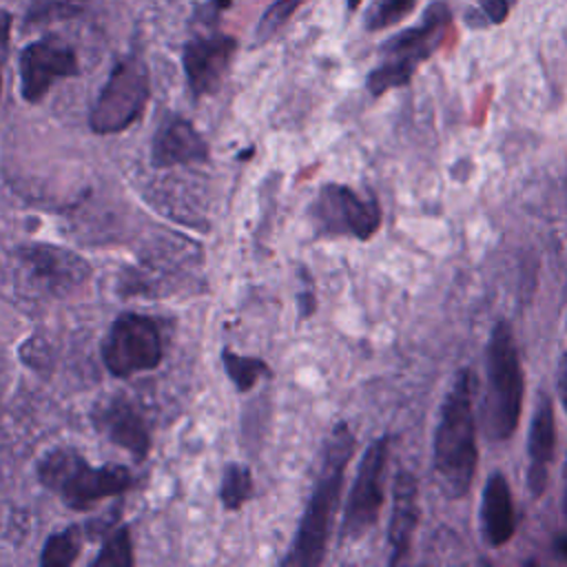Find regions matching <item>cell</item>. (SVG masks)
I'll use <instances>...</instances> for the list:
<instances>
[{
	"label": "cell",
	"mask_w": 567,
	"mask_h": 567,
	"mask_svg": "<svg viewBox=\"0 0 567 567\" xmlns=\"http://www.w3.org/2000/svg\"><path fill=\"white\" fill-rule=\"evenodd\" d=\"M162 359V332L153 317L140 312H122L113 319L102 341V361L113 377L126 379L137 372L155 370Z\"/></svg>",
	"instance_id": "7"
},
{
	"label": "cell",
	"mask_w": 567,
	"mask_h": 567,
	"mask_svg": "<svg viewBox=\"0 0 567 567\" xmlns=\"http://www.w3.org/2000/svg\"><path fill=\"white\" fill-rule=\"evenodd\" d=\"M93 425L102 432L113 445L126 450L135 458H146L151 450V430L137 405L122 396H109L106 401L95 403L91 412Z\"/></svg>",
	"instance_id": "13"
},
{
	"label": "cell",
	"mask_w": 567,
	"mask_h": 567,
	"mask_svg": "<svg viewBox=\"0 0 567 567\" xmlns=\"http://www.w3.org/2000/svg\"><path fill=\"white\" fill-rule=\"evenodd\" d=\"M228 7H230V0H208L206 9H204V18L217 20Z\"/></svg>",
	"instance_id": "29"
},
{
	"label": "cell",
	"mask_w": 567,
	"mask_h": 567,
	"mask_svg": "<svg viewBox=\"0 0 567 567\" xmlns=\"http://www.w3.org/2000/svg\"><path fill=\"white\" fill-rule=\"evenodd\" d=\"M419 523V487L408 470H399L392 483V514L388 523L390 565H399L410 554L414 527Z\"/></svg>",
	"instance_id": "16"
},
{
	"label": "cell",
	"mask_w": 567,
	"mask_h": 567,
	"mask_svg": "<svg viewBox=\"0 0 567 567\" xmlns=\"http://www.w3.org/2000/svg\"><path fill=\"white\" fill-rule=\"evenodd\" d=\"M86 540L84 525H73L62 532L51 534L44 540L42 554H40V565L42 567H69L78 560L82 551V543Z\"/></svg>",
	"instance_id": "18"
},
{
	"label": "cell",
	"mask_w": 567,
	"mask_h": 567,
	"mask_svg": "<svg viewBox=\"0 0 567 567\" xmlns=\"http://www.w3.org/2000/svg\"><path fill=\"white\" fill-rule=\"evenodd\" d=\"M354 452V434L348 423H337L326 439L321 452V467L315 481L312 494L303 509L297 527V536L281 558L286 567H317L326 558L330 532L334 525V514L341 501L343 476L348 461Z\"/></svg>",
	"instance_id": "2"
},
{
	"label": "cell",
	"mask_w": 567,
	"mask_h": 567,
	"mask_svg": "<svg viewBox=\"0 0 567 567\" xmlns=\"http://www.w3.org/2000/svg\"><path fill=\"white\" fill-rule=\"evenodd\" d=\"M210 148L190 120L166 115L151 142V164L155 168H173L190 162L208 159Z\"/></svg>",
	"instance_id": "14"
},
{
	"label": "cell",
	"mask_w": 567,
	"mask_h": 567,
	"mask_svg": "<svg viewBox=\"0 0 567 567\" xmlns=\"http://www.w3.org/2000/svg\"><path fill=\"white\" fill-rule=\"evenodd\" d=\"M556 388H558V399H560V403H563V410H565V414H567V352L560 354V361H558Z\"/></svg>",
	"instance_id": "28"
},
{
	"label": "cell",
	"mask_w": 567,
	"mask_h": 567,
	"mask_svg": "<svg viewBox=\"0 0 567 567\" xmlns=\"http://www.w3.org/2000/svg\"><path fill=\"white\" fill-rule=\"evenodd\" d=\"M310 219L321 237L368 241L381 226V206L374 195L363 197L346 184L328 182L310 204Z\"/></svg>",
	"instance_id": "8"
},
{
	"label": "cell",
	"mask_w": 567,
	"mask_h": 567,
	"mask_svg": "<svg viewBox=\"0 0 567 567\" xmlns=\"http://www.w3.org/2000/svg\"><path fill=\"white\" fill-rule=\"evenodd\" d=\"M297 306H299V317H301V319L312 317L315 310H317V295H315V290H312V279H310V275L306 277V288L297 295Z\"/></svg>",
	"instance_id": "26"
},
{
	"label": "cell",
	"mask_w": 567,
	"mask_h": 567,
	"mask_svg": "<svg viewBox=\"0 0 567 567\" xmlns=\"http://www.w3.org/2000/svg\"><path fill=\"white\" fill-rule=\"evenodd\" d=\"M9 33H11V16L0 9V69L9 51ZM0 89H2V73H0Z\"/></svg>",
	"instance_id": "27"
},
{
	"label": "cell",
	"mask_w": 567,
	"mask_h": 567,
	"mask_svg": "<svg viewBox=\"0 0 567 567\" xmlns=\"http://www.w3.org/2000/svg\"><path fill=\"white\" fill-rule=\"evenodd\" d=\"M18 73L22 100L38 104L53 82L80 75V62L75 51L62 38L49 33L20 51Z\"/></svg>",
	"instance_id": "10"
},
{
	"label": "cell",
	"mask_w": 567,
	"mask_h": 567,
	"mask_svg": "<svg viewBox=\"0 0 567 567\" xmlns=\"http://www.w3.org/2000/svg\"><path fill=\"white\" fill-rule=\"evenodd\" d=\"M255 485L252 474L241 463H228L221 472V485H219V503L228 512L241 509L252 498Z\"/></svg>",
	"instance_id": "20"
},
{
	"label": "cell",
	"mask_w": 567,
	"mask_h": 567,
	"mask_svg": "<svg viewBox=\"0 0 567 567\" xmlns=\"http://www.w3.org/2000/svg\"><path fill=\"white\" fill-rule=\"evenodd\" d=\"M40 483L75 509L86 512L109 496H120L133 487L135 478L124 465H91L73 447H53L35 465Z\"/></svg>",
	"instance_id": "4"
},
{
	"label": "cell",
	"mask_w": 567,
	"mask_h": 567,
	"mask_svg": "<svg viewBox=\"0 0 567 567\" xmlns=\"http://www.w3.org/2000/svg\"><path fill=\"white\" fill-rule=\"evenodd\" d=\"M221 363H224V370H226L228 379L233 381V385L239 392H248V390L255 388V383L259 379H270L272 377V370L264 359L237 354L230 348L221 350Z\"/></svg>",
	"instance_id": "19"
},
{
	"label": "cell",
	"mask_w": 567,
	"mask_h": 567,
	"mask_svg": "<svg viewBox=\"0 0 567 567\" xmlns=\"http://www.w3.org/2000/svg\"><path fill=\"white\" fill-rule=\"evenodd\" d=\"M359 4H361V0H346L348 11H357V9H359Z\"/></svg>",
	"instance_id": "32"
},
{
	"label": "cell",
	"mask_w": 567,
	"mask_h": 567,
	"mask_svg": "<svg viewBox=\"0 0 567 567\" xmlns=\"http://www.w3.org/2000/svg\"><path fill=\"white\" fill-rule=\"evenodd\" d=\"M388 456L390 436H379L365 447L346 501L343 520L339 527L341 543L363 538L368 529L377 523L379 512L383 507V481Z\"/></svg>",
	"instance_id": "9"
},
{
	"label": "cell",
	"mask_w": 567,
	"mask_h": 567,
	"mask_svg": "<svg viewBox=\"0 0 567 567\" xmlns=\"http://www.w3.org/2000/svg\"><path fill=\"white\" fill-rule=\"evenodd\" d=\"M148 97L151 78L146 62L135 53L117 60L91 106V131L97 135H115L126 131L142 117Z\"/></svg>",
	"instance_id": "6"
},
{
	"label": "cell",
	"mask_w": 567,
	"mask_h": 567,
	"mask_svg": "<svg viewBox=\"0 0 567 567\" xmlns=\"http://www.w3.org/2000/svg\"><path fill=\"white\" fill-rule=\"evenodd\" d=\"M235 51L237 40L226 33L197 35L184 44L182 66L193 97L213 95L221 86Z\"/></svg>",
	"instance_id": "11"
},
{
	"label": "cell",
	"mask_w": 567,
	"mask_h": 567,
	"mask_svg": "<svg viewBox=\"0 0 567 567\" xmlns=\"http://www.w3.org/2000/svg\"><path fill=\"white\" fill-rule=\"evenodd\" d=\"M303 0H275L259 18L257 29H255V44H264L268 42L279 29L281 24L297 11V7Z\"/></svg>",
	"instance_id": "23"
},
{
	"label": "cell",
	"mask_w": 567,
	"mask_h": 567,
	"mask_svg": "<svg viewBox=\"0 0 567 567\" xmlns=\"http://www.w3.org/2000/svg\"><path fill=\"white\" fill-rule=\"evenodd\" d=\"M416 0H374L363 18L368 31H381L412 13Z\"/></svg>",
	"instance_id": "22"
},
{
	"label": "cell",
	"mask_w": 567,
	"mask_h": 567,
	"mask_svg": "<svg viewBox=\"0 0 567 567\" xmlns=\"http://www.w3.org/2000/svg\"><path fill=\"white\" fill-rule=\"evenodd\" d=\"M551 549H554V554H556L560 560H565V563H567V534L556 536V538H554Z\"/></svg>",
	"instance_id": "30"
},
{
	"label": "cell",
	"mask_w": 567,
	"mask_h": 567,
	"mask_svg": "<svg viewBox=\"0 0 567 567\" xmlns=\"http://www.w3.org/2000/svg\"><path fill=\"white\" fill-rule=\"evenodd\" d=\"M135 563L131 532L126 525L115 523L102 536L100 554L91 560L93 567H131Z\"/></svg>",
	"instance_id": "21"
},
{
	"label": "cell",
	"mask_w": 567,
	"mask_h": 567,
	"mask_svg": "<svg viewBox=\"0 0 567 567\" xmlns=\"http://www.w3.org/2000/svg\"><path fill=\"white\" fill-rule=\"evenodd\" d=\"M450 24L452 11L447 2L432 0L425 7L419 24L388 38L379 49L381 62L365 78V89L370 95L379 97L390 89L405 86L412 80L416 66L441 47Z\"/></svg>",
	"instance_id": "5"
},
{
	"label": "cell",
	"mask_w": 567,
	"mask_h": 567,
	"mask_svg": "<svg viewBox=\"0 0 567 567\" xmlns=\"http://www.w3.org/2000/svg\"><path fill=\"white\" fill-rule=\"evenodd\" d=\"M523 368L512 326L496 321L485 348V396H483V430L489 441H507L523 410Z\"/></svg>",
	"instance_id": "3"
},
{
	"label": "cell",
	"mask_w": 567,
	"mask_h": 567,
	"mask_svg": "<svg viewBox=\"0 0 567 567\" xmlns=\"http://www.w3.org/2000/svg\"><path fill=\"white\" fill-rule=\"evenodd\" d=\"M474 388L476 379L472 370L461 368L452 377L439 405L432 439V465L441 489L450 498L467 496L476 476L478 447Z\"/></svg>",
	"instance_id": "1"
},
{
	"label": "cell",
	"mask_w": 567,
	"mask_h": 567,
	"mask_svg": "<svg viewBox=\"0 0 567 567\" xmlns=\"http://www.w3.org/2000/svg\"><path fill=\"white\" fill-rule=\"evenodd\" d=\"M82 11L80 0H31L29 20H53L69 18Z\"/></svg>",
	"instance_id": "25"
},
{
	"label": "cell",
	"mask_w": 567,
	"mask_h": 567,
	"mask_svg": "<svg viewBox=\"0 0 567 567\" xmlns=\"http://www.w3.org/2000/svg\"><path fill=\"white\" fill-rule=\"evenodd\" d=\"M476 9L467 11L465 22L470 27H487V24H501L509 16V0H476Z\"/></svg>",
	"instance_id": "24"
},
{
	"label": "cell",
	"mask_w": 567,
	"mask_h": 567,
	"mask_svg": "<svg viewBox=\"0 0 567 567\" xmlns=\"http://www.w3.org/2000/svg\"><path fill=\"white\" fill-rule=\"evenodd\" d=\"M481 534L489 547H503L516 532V514L512 503V489L503 472H492L485 481L478 505Z\"/></svg>",
	"instance_id": "17"
},
{
	"label": "cell",
	"mask_w": 567,
	"mask_h": 567,
	"mask_svg": "<svg viewBox=\"0 0 567 567\" xmlns=\"http://www.w3.org/2000/svg\"><path fill=\"white\" fill-rule=\"evenodd\" d=\"M554 450H556L554 401L547 392H540L536 396V405L529 423V436H527V454H529L527 489L536 498L543 496L547 487V467L554 461Z\"/></svg>",
	"instance_id": "15"
},
{
	"label": "cell",
	"mask_w": 567,
	"mask_h": 567,
	"mask_svg": "<svg viewBox=\"0 0 567 567\" xmlns=\"http://www.w3.org/2000/svg\"><path fill=\"white\" fill-rule=\"evenodd\" d=\"M563 476H565V489H563V514H565V518H567V463H565V472H563Z\"/></svg>",
	"instance_id": "31"
},
{
	"label": "cell",
	"mask_w": 567,
	"mask_h": 567,
	"mask_svg": "<svg viewBox=\"0 0 567 567\" xmlns=\"http://www.w3.org/2000/svg\"><path fill=\"white\" fill-rule=\"evenodd\" d=\"M20 261L51 292L66 295L91 277V266L78 252L53 244H27L18 248Z\"/></svg>",
	"instance_id": "12"
}]
</instances>
